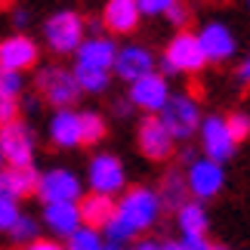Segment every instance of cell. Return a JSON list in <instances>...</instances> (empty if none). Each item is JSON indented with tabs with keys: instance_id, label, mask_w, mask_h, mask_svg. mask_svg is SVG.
Listing matches in <instances>:
<instances>
[{
	"instance_id": "1",
	"label": "cell",
	"mask_w": 250,
	"mask_h": 250,
	"mask_svg": "<svg viewBox=\"0 0 250 250\" xmlns=\"http://www.w3.org/2000/svg\"><path fill=\"white\" fill-rule=\"evenodd\" d=\"M114 213H118L124 223H127L133 232H146L158 223L161 216V201H158V191L151 188H130L127 195L121 198V204H114Z\"/></svg>"
},
{
	"instance_id": "2",
	"label": "cell",
	"mask_w": 250,
	"mask_h": 250,
	"mask_svg": "<svg viewBox=\"0 0 250 250\" xmlns=\"http://www.w3.org/2000/svg\"><path fill=\"white\" fill-rule=\"evenodd\" d=\"M161 124L167 127L173 142H176V139H188L191 133L201 127V108H198V102L191 99V96H186V93L170 96L167 105L161 108Z\"/></svg>"
},
{
	"instance_id": "3",
	"label": "cell",
	"mask_w": 250,
	"mask_h": 250,
	"mask_svg": "<svg viewBox=\"0 0 250 250\" xmlns=\"http://www.w3.org/2000/svg\"><path fill=\"white\" fill-rule=\"evenodd\" d=\"M46 43H50L53 53H74L83 41V19L71 9H62V13H53L46 19Z\"/></svg>"
},
{
	"instance_id": "4",
	"label": "cell",
	"mask_w": 250,
	"mask_h": 250,
	"mask_svg": "<svg viewBox=\"0 0 250 250\" xmlns=\"http://www.w3.org/2000/svg\"><path fill=\"white\" fill-rule=\"evenodd\" d=\"M0 158L9 167H31L34 161V133L22 121L0 127Z\"/></svg>"
},
{
	"instance_id": "5",
	"label": "cell",
	"mask_w": 250,
	"mask_h": 250,
	"mask_svg": "<svg viewBox=\"0 0 250 250\" xmlns=\"http://www.w3.org/2000/svg\"><path fill=\"white\" fill-rule=\"evenodd\" d=\"M37 195L43 198V204H78L83 195V186L71 170L56 167L37 179Z\"/></svg>"
},
{
	"instance_id": "6",
	"label": "cell",
	"mask_w": 250,
	"mask_h": 250,
	"mask_svg": "<svg viewBox=\"0 0 250 250\" xmlns=\"http://www.w3.org/2000/svg\"><path fill=\"white\" fill-rule=\"evenodd\" d=\"M37 90L56 108H68L71 102H78V93H81L74 74L68 68H59V65H50V68L37 74Z\"/></svg>"
},
{
	"instance_id": "7",
	"label": "cell",
	"mask_w": 250,
	"mask_h": 250,
	"mask_svg": "<svg viewBox=\"0 0 250 250\" xmlns=\"http://www.w3.org/2000/svg\"><path fill=\"white\" fill-rule=\"evenodd\" d=\"M86 179H90L93 186V195H118V191L127 186V173H124V164L118 155H108V151H102V155H96L90 161V173H86Z\"/></svg>"
},
{
	"instance_id": "8",
	"label": "cell",
	"mask_w": 250,
	"mask_h": 250,
	"mask_svg": "<svg viewBox=\"0 0 250 250\" xmlns=\"http://www.w3.org/2000/svg\"><path fill=\"white\" fill-rule=\"evenodd\" d=\"M164 62L173 68V74H195V71H201L207 65L204 53H201V46H198V37L188 34V31H179L170 41Z\"/></svg>"
},
{
	"instance_id": "9",
	"label": "cell",
	"mask_w": 250,
	"mask_h": 250,
	"mask_svg": "<svg viewBox=\"0 0 250 250\" xmlns=\"http://www.w3.org/2000/svg\"><path fill=\"white\" fill-rule=\"evenodd\" d=\"M226 186V173L223 164H213L207 158H198L191 161L188 167V176H186V188L195 195L198 201H207V198H216Z\"/></svg>"
},
{
	"instance_id": "10",
	"label": "cell",
	"mask_w": 250,
	"mask_h": 250,
	"mask_svg": "<svg viewBox=\"0 0 250 250\" xmlns=\"http://www.w3.org/2000/svg\"><path fill=\"white\" fill-rule=\"evenodd\" d=\"M170 99V86H167V78L164 74H146V78L133 81L130 83V105L148 111V114H158L161 108L167 105Z\"/></svg>"
},
{
	"instance_id": "11",
	"label": "cell",
	"mask_w": 250,
	"mask_h": 250,
	"mask_svg": "<svg viewBox=\"0 0 250 250\" xmlns=\"http://www.w3.org/2000/svg\"><path fill=\"white\" fill-rule=\"evenodd\" d=\"M201 146H204L207 161H213V164H223L235 155V139L229 136L226 118L210 114V118L201 121Z\"/></svg>"
},
{
	"instance_id": "12",
	"label": "cell",
	"mask_w": 250,
	"mask_h": 250,
	"mask_svg": "<svg viewBox=\"0 0 250 250\" xmlns=\"http://www.w3.org/2000/svg\"><path fill=\"white\" fill-rule=\"evenodd\" d=\"M195 37H198V46H201V53H204L207 62H226V59H232L235 50H238L235 34L229 31L223 22H207Z\"/></svg>"
},
{
	"instance_id": "13",
	"label": "cell",
	"mask_w": 250,
	"mask_h": 250,
	"mask_svg": "<svg viewBox=\"0 0 250 250\" xmlns=\"http://www.w3.org/2000/svg\"><path fill=\"white\" fill-rule=\"evenodd\" d=\"M37 62V43L28 34H13L0 41V68L3 71H25Z\"/></svg>"
},
{
	"instance_id": "14",
	"label": "cell",
	"mask_w": 250,
	"mask_h": 250,
	"mask_svg": "<svg viewBox=\"0 0 250 250\" xmlns=\"http://www.w3.org/2000/svg\"><path fill=\"white\" fill-rule=\"evenodd\" d=\"M139 148H142V155L151 158V161H164V158L173 155V136L155 114H148V118L139 124Z\"/></svg>"
},
{
	"instance_id": "15",
	"label": "cell",
	"mask_w": 250,
	"mask_h": 250,
	"mask_svg": "<svg viewBox=\"0 0 250 250\" xmlns=\"http://www.w3.org/2000/svg\"><path fill=\"white\" fill-rule=\"evenodd\" d=\"M114 71H118V78L124 81H139L146 78V74L155 71V56H151L146 46H124V50H118V56H114Z\"/></svg>"
},
{
	"instance_id": "16",
	"label": "cell",
	"mask_w": 250,
	"mask_h": 250,
	"mask_svg": "<svg viewBox=\"0 0 250 250\" xmlns=\"http://www.w3.org/2000/svg\"><path fill=\"white\" fill-rule=\"evenodd\" d=\"M74 53H78V65H83V68L111 71L114 56H118V43L108 41V37H86Z\"/></svg>"
},
{
	"instance_id": "17",
	"label": "cell",
	"mask_w": 250,
	"mask_h": 250,
	"mask_svg": "<svg viewBox=\"0 0 250 250\" xmlns=\"http://www.w3.org/2000/svg\"><path fill=\"white\" fill-rule=\"evenodd\" d=\"M37 179H41V173L34 167H3L0 170V195L6 198H28L37 191Z\"/></svg>"
},
{
	"instance_id": "18",
	"label": "cell",
	"mask_w": 250,
	"mask_h": 250,
	"mask_svg": "<svg viewBox=\"0 0 250 250\" xmlns=\"http://www.w3.org/2000/svg\"><path fill=\"white\" fill-rule=\"evenodd\" d=\"M43 226L56 238H71L81 229V213L78 204H46L43 207Z\"/></svg>"
},
{
	"instance_id": "19",
	"label": "cell",
	"mask_w": 250,
	"mask_h": 250,
	"mask_svg": "<svg viewBox=\"0 0 250 250\" xmlns=\"http://www.w3.org/2000/svg\"><path fill=\"white\" fill-rule=\"evenodd\" d=\"M102 25L111 28L114 34H127L139 25V6L136 0H108L102 13Z\"/></svg>"
},
{
	"instance_id": "20",
	"label": "cell",
	"mask_w": 250,
	"mask_h": 250,
	"mask_svg": "<svg viewBox=\"0 0 250 250\" xmlns=\"http://www.w3.org/2000/svg\"><path fill=\"white\" fill-rule=\"evenodd\" d=\"M50 139L59 148H74L81 146V127H78V111L71 108H56L50 118Z\"/></svg>"
},
{
	"instance_id": "21",
	"label": "cell",
	"mask_w": 250,
	"mask_h": 250,
	"mask_svg": "<svg viewBox=\"0 0 250 250\" xmlns=\"http://www.w3.org/2000/svg\"><path fill=\"white\" fill-rule=\"evenodd\" d=\"M78 213H81V226L86 229H105V223L114 216V201L105 195H86L78 201Z\"/></svg>"
},
{
	"instance_id": "22",
	"label": "cell",
	"mask_w": 250,
	"mask_h": 250,
	"mask_svg": "<svg viewBox=\"0 0 250 250\" xmlns=\"http://www.w3.org/2000/svg\"><path fill=\"white\" fill-rule=\"evenodd\" d=\"M176 223L182 229V238H198V235L207 232V213L198 201H186L176 210Z\"/></svg>"
},
{
	"instance_id": "23",
	"label": "cell",
	"mask_w": 250,
	"mask_h": 250,
	"mask_svg": "<svg viewBox=\"0 0 250 250\" xmlns=\"http://www.w3.org/2000/svg\"><path fill=\"white\" fill-rule=\"evenodd\" d=\"M186 179L179 176V173H167L164 182H161V191H158V201H161V207H167V210H179L182 204H186Z\"/></svg>"
},
{
	"instance_id": "24",
	"label": "cell",
	"mask_w": 250,
	"mask_h": 250,
	"mask_svg": "<svg viewBox=\"0 0 250 250\" xmlns=\"http://www.w3.org/2000/svg\"><path fill=\"white\" fill-rule=\"evenodd\" d=\"M71 74H74V81H78V90H83V93H105L108 90V71H96V68L78 65Z\"/></svg>"
},
{
	"instance_id": "25",
	"label": "cell",
	"mask_w": 250,
	"mask_h": 250,
	"mask_svg": "<svg viewBox=\"0 0 250 250\" xmlns=\"http://www.w3.org/2000/svg\"><path fill=\"white\" fill-rule=\"evenodd\" d=\"M78 127H81V142L83 146H93V142H99L105 136V121H102V114H96V111H81L78 114Z\"/></svg>"
},
{
	"instance_id": "26",
	"label": "cell",
	"mask_w": 250,
	"mask_h": 250,
	"mask_svg": "<svg viewBox=\"0 0 250 250\" xmlns=\"http://www.w3.org/2000/svg\"><path fill=\"white\" fill-rule=\"evenodd\" d=\"M102 247H105L102 235L96 232V229L81 226L78 232H74V235L68 238V247H65V250H102Z\"/></svg>"
},
{
	"instance_id": "27",
	"label": "cell",
	"mask_w": 250,
	"mask_h": 250,
	"mask_svg": "<svg viewBox=\"0 0 250 250\" xmlns=\"http://www.w3.org/2000/svg\"><path fill=\"white\" fill-rule=\"evenodd\" d=\"M6 235L13 238L16 244H25V247H28L31 241H37V219H34V216H19Z\"/></svg>"
},
{
	"instance_id": "28",
	"label": "cell",
	"mask_w": 250,
	"mask_h": 250,
	"mask_svg": "<svg viewBox=\"0 0 250 250\" xmlns=\"http://www.w3.org/2000/svg\"><path fill=\"white\" fill-rule=\"evenodd\" d=\"M102 232H105V238H108L111 244H124V247H127L130 238H136V232H133V229H130L127 223H124V219H121L118 213H114V216L108 219V223H105Z\"/></svg>"
},
{
	"instance_id": "29",
	"label": "cell",
	"mask_w": 250,
	"mask_h": 250,
	"mask_svg": "<svg viewBox=\"0 0 250 250\" xmlns=\"http://www.w3.org/2000/svg\"><path fill=\"white\" fill-rule=\"evenodd\" d=\"M19 93H22V74L0 68V99H19Z\"/></svg>"
},
{
	"instance_id": "30",
	"label": "cell",
	"mask_w": 250,
	"mask_h": 250,
	"mask_svg": "<svg viewBox=\"0 0 250 250\" xmlns=\"http://www.w3.org/2000/svg\"><path fill=\"white\" fill-rule=\"evenodd\" d=\"M19 216H22V210H19V201L0 195V232H9Z\"/></svg>"
},
{
	"instance_id": "31",
	"label": "cell",
	"mask_w": 250,
	"mask_h": 250,
	"mask_svg": "<svg viewBox=\"0 0 250 250\" xmlns=\"http://www.w3.org/2000/svg\"><path fill=\"white\" fill-rule=\"evenodd\" d=\"M226 127H229V136L235 139V146H238L241 139L250 136V118H247V114H241V111L229 114V118H226Z\"/></svg>"
},
{
	"instance_id": "32",
	"label": "cell",
	"mask_w": 250,
	"mask_h": 250,
	"mask_svg": "<svg viewBox=\"0 0 250 250\" xmlns=\"http://www.w3.org/2000/svg\"><path fill=\"white\" fill-rule=\"evenodd\" d=\"M173 3H176V0H136L139 16H142V13H148V16H161V13H167Z\"/></svg>"
},
{
	"instance_id": "33",
	"label": "cell",
	"mask_w": 250,
	"mask_h": 250,
	"mask_svg": "<svg viewBox=\"0 0 250 250\" xmlns=\"http://www.w3.org/2000/svg\"><path fill=\"white\" fill-rule=\"evenodd\" d=\"M19 121V99H0V127Z\"/></svg>"
},
{
	"instance_id": "34",
	"label": "cell",
	"mask_w": 250,
	"mask_h": 250,
	"mask_svg": "<svg viewBox=\"0 0 250 250\" xmlns=\"http://www.w3.org/2000/svg\"><path fill=\"white\" fill-rule=\"evenodd\" d=\"M167 19H170L176 28H186V25H188V6H182L179 0H176V3L167 9Z\"/></svg>"
},
{
	"instance_id": "35",
	"label": "cell",
	"mask_w": 250,
	"mask_h": 250,
	"mask_svg": "<svg viewBox=\"0 0 250 250\" xmlns=\"http://www.w3.org/2000/svg\"><path fill=\"white\" fill-rule=\"evenodd\" d=\"M182 250H213V244L207 241L204 235H198V238H182Z\"/></svg>"
},
{
	"instance_id": "36",
	"label": "cell",
	"mask_w": 250,
	"mask_h": 250,
	"mask_svg": "<svg viewBox=\"0 0 250 250\" xmlns=\"http://www.w3.org/2000/svg\"><path fill=\"white\" fill-rule=\"evenodd\" d=\"M25 250H65V247L56 244V241H43V238H37V241H31Z\"/></svg>"
},
{
	"instance_id": "37",
	"label": "cell",
	"mask_w": 250,
	"mask_h": 250,
	"mask_svg": "<svg viewBox=\"0 0 250 250\" xmlns=\"http://www.w3.org/2000/svg\"><path fill=\"white\" fill-rule=\"evenodd\" d=\"M238 81H241V83H250V53L244 56L241 68H238Z\"/></svg>"
},
{
	"instance_id": "38",
	"label": "cell",
	"mask_w": 250,
	"mask_h": 250,
	"mask_svg": "<svg viewBox=\"0 0 250 250\" xmlns=\"http://www.w3.org/2000/svg\"><path fill=\"white\" fill-rule=\"evenodd\" d=\"M28 22H31V16H28V9H16V13H13V25H16V28H25Z\"/></svg>"
},
{
	"instance_id": "39",
	"label": "cell",
	"mask_w": 250,
	"mask_h": 250,
	"mask_svg": "<svg viewBox=\"0 0 250 250\" xmlns=\"http://www.w3.org/2000/svg\"><path fill=\"white\" fill-rule=\"evenodd\" d=\"M114 111H118V114H130V111H133V105L121 99V102H114Z\"/></svg>"
},
{
	"instance_id": "40",
	"label": "cell",
	"mask_w": 250,
	"mask_h": 250,
	"mask_svg": "<svg viewBox=\"0 0 250 250\" xmlns=\"http://www.w3.org/2000/svg\"><path fill=\"white\" fill-rule=\"evenodd\" d=\"M133 250H158V244H155V241H139Z\"/></svg>"
},
{
	"instance_id": "41",
	"label": "cell",
	"mask_w": 250,
	"mask_h": 250,
	"mask_svg": "<svg viewBox=\"0 0 250 250\" xmlns=\"http://www.w3.org/2000/svg\"><path fill=\"white\" fill-rule=\"evenodd\" d=\"M158 250H182L179 241H167V244H158Z\"/></svg>"
},
{
	"instance_id": "42",
	"label": "cell",
	"mask_w": 250,
	"mask_h": 250,
	"mask_svg": "<svg viewBox=\"0 0 250 250\" xmlns=\"http://www.w3.org/2000/svg\"><path fill=\"white\" fill-rule=\"evenodd\" d=\"M102 250H127V247H124V244H111V241H108V244H105Z\"/></svg>"
},
{
	"instance_id": "43",
	"label": "cell",
	"mask_w": 250,
	"mask_h": 250,
	"mask_svg": "<svg viewBox=\"0 0 250 250\" xmlns=\"http://www.w3.org/2000/svg\"><path fill=\"white\" fill-rule=\"evenodd\" d=\"M0 170H3V158H0Z\"/></svg>"
},
{
	"instance_id": "44",
	"label": "cell",
	"mask_w": 250,
	"mask_h": 250,
	"mask_svg": "<svg viewBox=\"0 0 250 250\" xmlns=\"http://www.w3.org/2000/svg\"><path fill=\"white\" fill-rule=\"evenodd\" d=\"M213 250H226V247H213Z\"/></svg>"
},
{
	"instance_id": "45",
	"label": "cell",
	"mask_w": 250,
	"mask_h": 250,
	"mask_svg": "<svg viewBox=\"0 0 250 250\" xmlns=\"http://www.w3.org/2000/svg\"><path fill=\"white\" fill-rule=\"evenodd\" d=\"M247 3H250V0H247Z\"/></svg>"
}]
</instances>
